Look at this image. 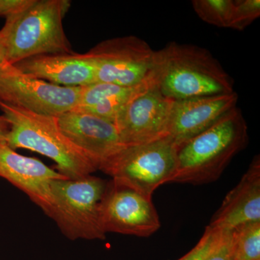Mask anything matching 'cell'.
Returning a JSON list of instances; mask_svg holds the SVG:
<instances>
[{"label":"cell","instance_id":"1","mask_svg":"<svg viewBox=\"0 0 260 260\" xmlns=\"http://www.w3.org/2000/svg\"><path fill=\"white\" fill-rule=\"evenodd\" d=\"M146 81L173 101L234 92L232 77L210 51L175 42L155 51Z\"/></svg>","mask_w":260,"mask_h":260},{"label":"cell","instance_id":"2","mask_svg":"<svg viewBox=\"0 0 260 260\" xmlns=\"http://www.w3.org/2000/svg\"><path fill=\"white\" fill-rule=\"evenodd\" d=\"M247 142L245 119L242 111L234 107L177 148V169L171 183L200 185L216 181Z\"/></svg>","mask_w":260,"mask_h":260},{"label":"cell","instance_id":"3","mask_svg":"<svg viewBox=\"0 0 260 260\" xmlns=\"http://www.w3.org/2000/svg\"><path fill=\"white\" fill-rule=\"evenodd\" d=\"M70 6L68 0H28L6 17V62L41 54H70L71 46L62 20Z\"/></svg>","mask_w":260,"mask_h":260},{"label":"cell","instance_id":"4","mask_svg":"<svg viewBox=\"0 0 260 260\" xmlns=\"http://www.w3.org/2000/svg\"><path fill=\"white\" fill-rule=\"evenodd\" d=\"M9 124L6 143L10 148L27 149L55 162L57 172L68 179L90 175L98 169L61 133L55 116L41 115L0 102Z\"/></svg>","mask_w":260,"mask_h":260},{"label":"cell","instance_id":"5","mask_svg":"<svg viewBox=\"0 0 260 260\" xmlns=\"http://www.w3.org/2000/svg\"><path fill=\"white\" fill-rule=\"evenodd\" d=\"M107 181L90 175L78 179H54L51 183L52 203L47 216L70 240H104L101 203Z\"/></svg>","mask_w":260,"mask_h":260},{"label":"cell","instance_id":"6","mask_svg":"<svg viewBox=\"0 0 260 260\" xmlns=\"http://www.w3.org/2000/svg\"><path fill=\"white\" fill-rule=\"evenodd\" d=\"M177 162V147L166 137L145 144L124 147L100 171L152 198L159 186L171 183Z\"/></svg>","mask_w":260,"mask_h":260},{"label":"cell","instance_id":"7","mask_svg":"<svg viewBox=\"0 0 260 260\" xmlns=\"http://www.w3.org/2000/svg\"><path fill=\"white\" fill-rule=\"evenodd\" d=\"M83 87H62L25 74L5 62L0 69V102L41 115L56 116L78 107Z\"/></svg>","mask_w":260,"mask_h":260},{"label":"cell","instance_id":"8","mask_svg":"<svg viewBox=\"0 0 260 260\" xmlns=\"http://www.w3.org/2000/svg\"><path fill=\"white\" fill-rule=\"evenodd\" d=\"M155 51L135 36L112 38L86 53L95 69L96 82L122 86L145 83Z\"/></svg>","mask_w":260,"mask_h":260},{"label":"cell","instance_id":"9","mask_svg":"<svg viewBox=\"0 0 260 260\" xmlns=\"http://www.w3.org/2000/svg\"><path fill=\"white\" fill-rule=\"evenodd\" d=\"M101 220L106 234L148 237L160 228L151 197L121 181H107L101 203Z\"/></svg>","mask_w":260,"mask_h":260},{"label":"cell","instance_id":"10","mask_svg":"<svg viewBox=\"0 0 260 260\" xmlns=\"http://www.w3.org/2000/svg\"><path fill=\"white\" fill-rule=\"evenodd\" d=\"M173 102L148 85L116 119L114 124L123 144H145L167 137Z\"/></svg>","mask_w":260,"mask_h":260},{"label":"cell","instance_id":"11","mask_svg":"<svg viewBox=\"0 0 260 260\" xmlns=\"http://www.w3.org/2000/svg\"><path fill=\"white\" fill-rule=\"evenodd\" d=\"M56 118L61 133L98 170L125 147L111 121L75 109Z\"/></svg>","mask_w":260,"mask_h":260},{"label":"cell","instance_id":"12","mask_svg":"<svg viewBox=\"0 0 260 260\" xmlns=\"http://www.w3.org/2000/svg\"><path fill=\"white\" fill-rule=\"evenodd\" d=\"M238 99L239 96L234 91L174 101L167 137L179 148L237 107Z\"/></svg>","mask_w":260,"mask_h":260},{"label":"cell","instance_id":"13","mask_svg":"<svg viewBox=\"0 0 260 260\" xmlns=\"http://www.w3.org/2000/svg\"><path fill=\"white\" fill-rule=\"evenodd\" d=\"M0 177L25 193L46 215L52 203L51 181L67 178L41 160L17 153L6 142L0 143Z\"/></svg>","mask_w":260,"mask_h":260},{"label":"cell","instance_id":"14","mask_svg":"<svg viewBox=\"0 0 260 260\" xmlns=\"http://www.w3.org/2000/svg\"><path fill=\"white\" fill-rule=\"evenodd\" d=\"M260 221V158L256 155L237 186L223 200L208 228L231 232L236 228Z\"/></svg>","mask_w":260,"mask_h":260},{"label":"cell","instance_id":"15","mask_svg":"<svg viewBox=\"0 0 260 260\" xmlns=\"http://www.w3.org/2000/svg\"><path fill=\"white\" fill-rule=\"evenodd\" d=\"M25 74L62 87H85L96 83L95 69L85 54H41L14 64Z\"/></svg>","mask_w":260,"mask_h":260},{"label":"cell","instance_id":"16","mask_svg":"<svg viewBox=\"0 0 260 260\" xmlns=\"http://www.w3.org/2000/svg\"><path fill=\"white\" fill-rule=\"evenodd\" d=\"M148 88L147 81L136 86L96 82L83 87L79 103L75 109L115 123L124 108Z\"/></svg>","mask_w":260,"mask_h":260},{"label":"cell","instance_id":"17","mask_svg":"<svg viewBox=\"0 0 260 260\" xmlns=\"http://www.w3.org/2000/svg\"><path fill=\"white\" fill-rule=\"evenodd\" d=\"M235 260H260V221L232 231Z\"/></svg>","mask_w":260,"mask_h":260},{"label":"cell","instance_id":"18","mask_svg":"<svg viewBox=\"0 0 260 260\" xmlns=\"http://www.w3.org/2000/svg\"><path fill=\"white\" fill-rule=\"evenodd\" d=\"M191 5L196 14L205 23L229 28L234 0H194Z\"/></svg>","mask_w":260,"mask_h":260},{"label":"cell","instance_id":"19","mask_svg":"<svg viewBox=\"0 0 260 260\" xmlns=\"http://www.w3.org/2000/svg\"><path fill=\"white\" fill-rule=\"evenodd\" d=\"M259 16V0H234V8L229 28L244 30Z\"/></svg>","mask_w":260,"mask_h":260},{"label":"cell","instance_id":"20","mask_svg":"<svg viewBox=\"0 0 260 260\" xmlns=\"http://www.w3.org/2000/svg\"><path fill=\"white\" fill-rule=\"evenodd\" d=\"M223 232L206 227L204 234L196 246L187 254L178 260H205L213 250L214 248L218 245Z\"/></svg>","mask_w":260,"mask_h":260},{"label":"cell","instance_id":"21","mask_svg":"<svg viewBox=\"0 0 260 260\" xmlns=\"http://www.w3.org/2000/svg\"><path fill=\"white\" fill-rule=\"evenodd\" d=\"M205 260H235L232 231L223 232L218 245Z\"/></svg>","mask_w":260,"mask_h":260},{"label":"cell","instance_id":"22","mask_svg":"<svg viewBox=\"0 0 260 260\" xmlns=\"http://www.w3.org/2000/svg\"><path fill=\"white\" fill-rule=\"evenodd\" d=\"M25 0H0V15L7 17L20 9Z\"/></svg>","mask_w":260,"mask_h":260},{"label":"cell","instance_id":"23","mask_svg":"<svg viewBox=\"0 0 260 260\" xmlns=\"http://www.w3.org/2000/svg\"><path fill=\"white\" fill-rule=\"evenodd\" d=\"M7 37H8V28L4 25L0 30V69L6 62Z\"/></svg>","mask_w":260,"mask_h":260},{"label":"cell","instance_id":"24","mask_svg":"<svg viewBox=\"0 0 260 260\" xmlns=\"http://www.w3.org/2000/svg\"><path fill=\"white\" fill-rule=\"evenodd\" d=\"M9 129V124L5 120L4 116H0V143L6 142L7 135Z\"/></svg>","mask_w":260,"mask_h":260}]
</instances>
